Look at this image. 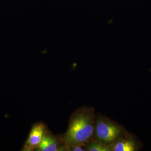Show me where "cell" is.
Here are the masks:
<instances>
[{
	"label": "cell",
	"mask_w": 151,
	"mask_h": 151,
	"mask_svg": "<svg viewBox=\"0 0 151 151\" xmlns=\"http://www.w3.org/2000/svg\"><path fill=\"white\" fill-rule=\"evenodd\" d=\"M124 133L122 126L110 119L102 116L95 118L94 136L98 140L111 145Z\"/></svg>",
	"instance_id": "cell-2"
},
{
	"label": "cell",
	"mask_w": 151,
	"mask_h": 151,
	"mask_svg": "<svg viewBox=\"0 0 151 151\" xmlns=\"http://www.w3.org/2000/svg\"><path fill=\"white\" fill-rule=\"evenodd\" d=\"M86 151H111V145H108L98 140L97 139H92L84 146Z\"/></svg>",
	"instance_id": "cell-6"
},
{
	"label": "cell",
	"mask_w": 151,
	"mask_h": 151,
	"mask_svg": "<svg viewBox=\"0 0 151 151\" xmlns=\"http://www.w3.org/2000/svg\"><path fill=\"white\" fill-rule=\"evenodd\" d=\"M36 151H67L66 146L63 142L61 137H57L51 133L47 132Z\"/></svg>",
	"instance_id": "cell-5"
},
{
	"label": "cell",
	"mask_w": 151,
	"mask_h": 151,
	"mask_svg": "<svg viewBox=\"0 0 151 151\" xmlns=\"http://www.w3.org/2000/svg\"><path fill=\"white\" fill-rule=\"evenodd\" d=\"M47 132L46 126L43 123L39 122L35 124L32 126L28 137L24 143L22 151L36 150Z\"/></svg>",
	"instance_id": "cell-3"
},
{
	"label": "cell",
	"mask_w": 151,
	"mask_h": 151,
	"mask_svg": "<svg viewBox=\"0 0 151 151\" xmlns=\"http://www.w3.org/2000/svg\"><path fill=\"white\" fill-rule=\"evenodd\" d=\"M95 118L94 110L91 108L83 107L74 112L67 131L60 137L67 151L75 146L84 147L94 138Z\"/></svg>",
	"instance_id": "cell-1"
},
{
	"label": "cell",
	"mask_w": 151,
	"mask_h": 151,
	"mask_svg": "<svg viewBox=\"0 0 151 151\" xmlns=\"http://www.w3.org/2000/svg\"><path fill=\"white\" fill-rule=\"evenodd\" d=\"M111 151H137L143 147L141 142L134 135L124 134L111 144Z\"/></svg>",
	"instance_id": "cell-4"
}]
</instances>
